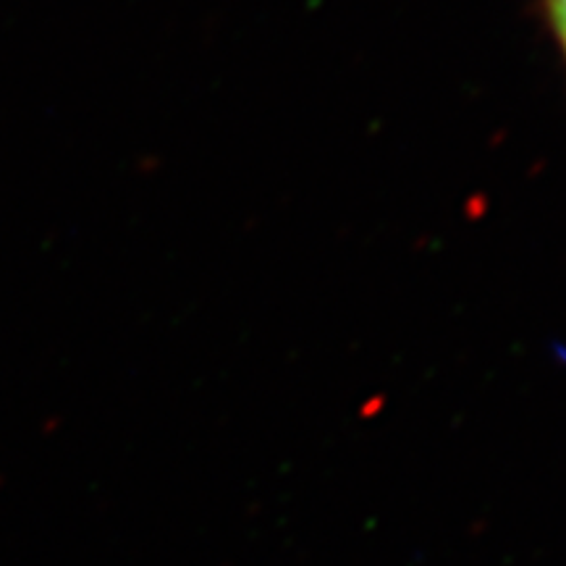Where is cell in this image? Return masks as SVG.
I'll return each mask as SVG.
<instances>
[{
    "label": "cell",
    "instance_id": "obj_1",
    "mask_svg": "<svg viewBox=\"0 0 566 566\" xmlns=\"http://www.w3.org/2000/svg\"><path fill=\"white\" fill-rule=\"evenodd\" d=\"M548 6H551V19H554L558 38H562L566 48V0H548Z\"/></svg>",
    "mask_w": 566,
    "mask_h": 566
}]
</instances>
